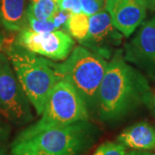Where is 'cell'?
Returning <instances> with one entry per match:
<instances>
[{"label": "cell", "instance_id": "obj_24", "mask_svg": "<svg viewBox=\"0 0 155 155\" xmlns=\"http://www.w3.org/2000/svg\"><path fill=\"white\" fill-rule=\"evenodd\" d=\"M55 1H56V2H58V0H55Z\"/></svg>", "mask_w": 155, "mask_h": 155}, {"label": "cell", "instance_id": "obj_6", "mask_svg": "<svg viewBox=\"0 0 155 155\" xmlns=\"http://www.w3.org/2000/svg\"><path fill=\"white\" fill-rule=\"evenodd\" d=\"M0 116L17 125L33 119L31 104L5 52H0Z\"/></svg>", "mask_w": 155, "mask_h": 155}, {"label": "cell", "instance_id": "obj_23", "mask_svg": "<svg viewBox=\"0 0 155 155\" xmlns=\"http://www.w3.org/2000/svg\"><path fill=\"white\" fill-rule=\"evenodd\" d=\"M0 134H1V127H0Z\"/></svg>", "mask_w": 155, "mask_h": 155}, {"label": "cell", "instance_id": "obj_3", "mask_svg": "<svg viewBox=\"0 0 155 155\" xmlns=\"http://www.w3.org/2000/svg\"><path fill=\"white\" fill-rule=\"evenodd\" d=\"M4 48L30 104L41 116L52 89L61 80L53 65L54 61L29 52L15 40L5 42Z\"/></svg>", "mask_w": 155, "mask_h": 155}, {"label": "cell", "instance_id": "obj_18", "mask_svg": "<svg viewBox=\"0 0 155 155\" xmlns=\"http://www.w3.org/2000/svg\"><path fill=\"white\" fill-rule=\"evenodd\" d=\"M60 11H66L70 14H78L82 12L79 0H58Z\"/></svg>", "mask_w": 155, "mask_h": 155}, {"label": "cell", "instance_id": "obj_8", "mask_svg": "<svg viewBox=\"0 0 155 155\" xmlns=\"http://www.w3.org/2000/svg\"><path fill=\"white\" fill-rule=\"evenodd\" d=\"M122 37L123 35L115 28L104 10L90 17L88 34L80 43L108 61L115 53V48L121 45Z\"/></svg>", "mask_w": 155, "mask_h": 155}, {"label": "cell", "instance_id": "obj_20", "mask_svg": "<svg viewBox=\"0 0 155 155\" xmlns=\"http://www.w3.org/2000/svg\"><path fill=\"white\" fill-rule=\"evenodd\" d=\"M147 9L150 11H155V0H143Z\"/></svg>", "mask_w": 155, "mask_h": 155}, {"label": "cell", "instance_id": "obj_4", "mask_svg": "<svg viewBox=\"0 0 155 155\" xmlns=\"http://www.w3.org/2000/svg\"><path fill=\"white\" fill-rule=\"evenodd\" d=\"M53 65L61 80L68 82L77 91L89 112L96 111L97 94L108 61L83 46H78L65 61L53 62Z\"/></svg>", "mask_w": 155, "mask_h": 155}, {"label": "cell", "instance_id": "obj_9", "mask_svg": "<svg viewBox=\"0 0 155 155\" xmlns=\"http://www.w3.org/2000/svg\"><path fill=\"white\" fill-rule=\"evenodd\" d=\"M123 57L155 80V17L140 24L134 37L125 46Z\"/></svg>", "mask_w": 155, "mask_h": 155}, {"label": "cell", "instance_id": "obj_2", "mask_svg": "<svg viewBox=\"0 0 155 155\" xmlns=\"http://www.w3.org/2000/svg\"><path fill=\"white\" fill-rule=\"evenodd\" d=\"M96 130L78 122L38 132L22 130L12 142L11 155H78L94 142Z\"/></svg>", "mask_w": 155, "mask_h": 155}, {"label": "cell", "instance_id": "obj_11", "mask_svg": "<svg viewBox=\"0 0 155 155\" xmlns=\"http://www.w3.org/2000/svg\"><path fill=\"white\" fill-rule=\"evenodd\" d=\"M117 142L138 151L155 149V128L147 122H139L125 128L117 137Z\"/></svg>", "mask_w": 155, "mask_h": 155}, {"label": "cell", "instance_id": "obj_15", "mask_svg": "<svg viewBox=\"0 0 155 155\" xmlns=\"http://www.w3.org/2000/svg\"><path fill=\"white\" fill-rule=\"evenodd\" d=\"M26 28L36 33H48L58 30L51 18L48 20H37L29 16H27Z\"/></svg>", "mask_w": 155, "mask_h": 155}, {"label": "cell", "instance_id": "obj_16", "mask_svg": "<svg viewBox=\"0 0 155 155\" xmlns=\"http://www.w3.org/2000/svg\"><path fill=\"white\" fill-rule=\"evenodd\" d=\"M126 147L118 142L107 141L100 145L93 155H126Z\"/></svg>", "mask_w": 155, "mask_h": 155}, {"label": "cell", "instance_id": "obj_5", "mask_svg": "<svg viewBox=\"0 0 155 155\" xmlns=\"http://www.w3.org/2000/svg\"><path fill=\"white\" fill-rule=\"evenodd\" d=\"M90 112L82 97L70 84L60 80L52 89L38 121L24 130L38 132L88 121Z\"/></svg>", "mask_w": 155, "mask_h": 155}, {"label": "cell", "instance_id": "obj_17", "mask_svg": "<svg viewBox=\"0 0 155 155\" xmlns=\"http://www.w3.org/2000/svg\"><path fill=\"white\" fill-rule=\"evenodd\" d=\"M107 0H79L82 12L89 17L104 11Z\"/></svg>", "mask_w": 155, "mask_h": 155}, {"label": "cell", "instance_id": "obj_14", "mask_svg": "<svg viewBox=\"0 0 155 155\" xmlns=\"http://www.w3.org/2000/svg\"><path fill=\"white\" fill-rule=\"evenodd\" d=\"M89 22L90 17L83 12L70 14L66 23V28L71 36L81 42L88 34Z\"/></svg>", "mask_w": 155, "mask_h": 155}, {"label": "cell", "instance_id": "obj_19", "mask_svg": "<svg viewBox=\"0 0 155 155\" xmlns=\"http://www.w3.org/2000/svg\"><path fill=\"white\" fill-rule=\"evenodd\" d=\"M126 155H155L153 153H150L148 151H138V150H133L130 152L126 153Z\"/></svg>", "mask_w": 155, "mask_h": 155}, {"label": "cell", "instance_id": "obj_13", "mask_svg": "<svg viewBox=\"0 0 155 155\" xmlns=\"http://www.w3.org/2000/svg\"><path fill=\"white\" fill-rule=\"evenodd\" d=\"M59 11L55 0H30L27 16L37 20H48Z\"/></svg>", "mask_w": 155, "mask_h": 155}, {"label": "cell", "instance_id": "obj_12", "mask_svg": "<svg viewBox=\"0 0 155 155\" xmlns=\"http://www.w3.org/2000/svg\"><path fill=\"white\" fill-rule=\"evenodd\" d=\"M26 0H0V22L10 31L20 32L27 27Z\"/></svg>", "mask_w": 155, "mask_h": 155}, {"label": "cell", "instance_id": "obj_7", "mask_svg": "<svg viewBox=\"0 0 155 155\" xmlns=\"http://www.w3.org/2000/svg\"><path fill=\"white\" fill-rule=\"evenodd\" d=\"M22 48L53 61H63L75 48V41L62 30L36 33L24 28L15 39Z\"/></svg>", "mask_w": 155, "mask_h": 155}, {"label": "cell", "instance_id": "obj_1", "mask_svg": "<svg viewBox=\"0 0 155 155\" xmlns=\"http://www.w3.org/2000/svg\"><path fill=\"white\" fill-rule=\"evenodd\" d=\"M151 100V89L144 75L127 63L122 50L115 51L98 91V116L103 121H115Z\"/></svg>", "mask_w": 155, "mask_h": 155}, {"label": "cell", "instance_id": "obj_22", "mask_svg": "<svg viewBox=\"0 0 155 155\" xmlns=\"http://www.w3.org/2000/svg\"><path fill=\"white\" fill-rule=\"evenodd\" d=\"M153 107H154V110H155V95H154V97H153Z\"/></svg>", "mask_w": 155, "mask_h": 155}, {"label": "cell", "instance_id": "obj_10", "mask_svg": "<svg viewBox=\"0 0 155 155\" xmlns=\"http://www.w3.org/2000/svg\"><path fill=\"white\" fill-rule=\"evenodd\" d=\"M105 10L115 28L125 37H129L147 16L143 0H107Z\"/></svg>", "mask_w": 155, "mask_h": 155}, {"label": "cell", "instance_id": "obj_21", "mask_svg": "<svg viewBox=\"0 0 155 155\" xmlns=\"http://www.w3.org/2000/svg\"><path fill=\"white\" fill-rule=\"evenodd\" d=\"M5 42H6V38H5V35L0 32V52H1V50L4 48Z\"/></svg>", "mask_w": 155, "mask_h": 155}]
</instances>
